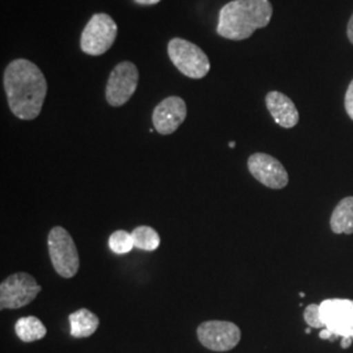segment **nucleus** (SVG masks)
I'll list each match as a JSON object with an SVG mask.
<instances>
[{
  "label": "nucleus",
  "mask_w": 353,
  "mask_h": 353,
  "mask_svg": "<svg viewBox=\"0 0 353 353\" xmlns=\"http://www.w3.org/2000/svg\"><path fill=\"white\" fill-rule=\"evenodd\" d=\"M344 106H345V112L353 121V80L351 81L348 89H347L345 99H344Z\"/></svg>",
  "instance_id": "6ab92c4d"
},
{
  "label": "nucleus",
  "mask_w": 353,
  "mask_h": 353,
  "mask_svg": "<svg viewBox=\"0 0 353 353\" xmlns=\"http://www.w3.org/2000/svg\"><path fill=\"white\" fill-rule=\"evenodd\" d=\"M168 54L176 70L190 79H203L208 75L211 63L205 52L183 38H173L169 41Z\"/></svg>",
  "instance_id": "20e7f679"
},
{
  "label": "nucleus",
  "mask_w": 353,
  "mask_h": 353,
  "mask_svg": "<svg viewBox=\"0 0 353 353\" xmlns=\"http://www.w3.org/2000/svg\"><path fill=\"white\" fill-rule=\"evenodd\" d=\"M14 332L17 338L24 343L41 341L46 336L48 330L37 316H21L14 323Z\"/></svg>",
  "instance_id": "2eb2a0df"
},
{
  "label": "nucleus",
  "mask_w": 353,
  "mask_h": 353,
  "mask_svg": "<svg viewBox=\"0 0 353 353\" xmlns=\"http://www.w3.org/2000/svg\"><path fill=\"white\" fill-rule=\"evenodd\" d=\"M70 334L72 338L81 339L92 336L100 326V319L88 309L81 307L68 316Z\"/></svg>",
  "instance_id": "ddd939ff"
},
{
  "label": "nucleus",
  "mask_w": 353,
  "mask_h": 353,
  "mask_svg": "<svg viewBox=\"0 0 353 353\" xmlns=\"http://www.w3.org/2000/svg\"><path fill=\"white\" fill-rule=\"evenodd\" d=\"M49 256L55 272L64 279L75 276L80 268V258L72 236L63 227H54L48 236Z\"/></svg>",
  "instance_id": "7ed1b4c3"
},
{
  "label": "nucleus",
  "mask_w": 353,
  "mask_h": 353,
  "mask_svg": "<svg viewBox=\"0 0 353 353\" xmlns=\"http://www.w3.org/2000/svg\"><path fill=\"white\" fill-rule=\"evenodd\" d=\"M196 335L203 347L214 352H228L236 348L241 341L240 327L228 321L203 322Z\"/></svg>",
  "instance_id": "6e6552de"
},
{
  "label": "nucleus",
  "mask_w": 353,
  "mask_h": 353,
  "mask_svg": "<svg viewBox=\"0 0 353 353\" xmlns=\"http://www.w3.org/2000/svg\"><path fill=\"white\" fill-rule=\"evenodd\" d=\"M132 239H134V245L137 249L143 250V252H154L159 249L161 240L159 233L148 225H140L137 227L132 232Z\"/></svg>",
  "instance_id": "dca6fc26"
},
{
  "label": "nucleus",
  "mask_w": 353,
  "mask_h": 353,
  "mask_svg": "<svg viewBox=\"0 0 353 353\" xmlns=\"http://www.w3.org/2000/svg\"><path fill=\"white\" fill-rule=\"evenodd\" d=\"M303 319L306 322V325L309 327L313 328H325V325L322 322V316H321V310H319V305L318 303H312L309 305L305 312H303Z\"/></svg>",
  "instance_id": "a211bd4d"
},
{
  "label": "nucleus",
  "mask_w": 353,
  "mask_h": 353,
  "mask_svg": "<svg viewBox=\"0 0 353 353\" xmlns=\"http://www.w3.org/2000/svg\"><path fill=\"white\" fill-rule=\"evenodd\" d=\"M305 332H306V334H310V332H312V328H310V327L306 328V330H305Z\"/></svg>",
  "instance_id": "b1692460"
},
{
  "label": "nucleus",
  "mask_w": 353,
  "mask_h": 353,
  "mask_svg": "<svg viewBox=\"0 0 353 353\" xmlns=\"http://www.w3.org/2000/svg\"><path fill=\"white\" fill-rule=\"evenodd\" d=\"M272 12L270 0H232L220 10L216 32L232 41L246 39L270 24Z\"/></svg>",
  "instance_id": "f03ea898"
},
{
  "label": "nucleus",
  "mask_w": 353,
  "mask_h": 353,
  "mask_svg": "<svg viewBox=\"0 0 353 353\" xmlns=\"http://www.w3.org/2000/svg\"><path fill=\"white\" fill-rule=\"evenodd\" d=\"M140 6H153V4H157L160 3L161 0H135Z\"/></svg>",
  "instance_id": "4be33fe9"
},
{
  "label": "nucleus",
  "mask_w": 353,
  "mask_h": 353,
  "mask_svg": "<svg viewBox=\"0 0 353 353\" xmlns=\"http://www.w3.org/2000/svg\"><path fill=\"white\" fill-rule=\"evenodd\" d=\"M265 105L274 121L283 128H293L300 121L296 105L284 93L272 90L265 96Z\"/></svg>",
  "instance_id": "f8f14e48"
},
{
  "label": "nucleus",
  "mask_w": 353,
  "mask_h": 353,
  "mask_svg": "<svg viewBox=\"0 0 353 353\" xmlns=\"http://www.w3.org/2000/svg\"><path fill=\"white\" fill-rule=\"evenodd\" d=\"M234 145H236L234 141H230V143H229V147H230V148H234Z\"/></svg>",
  "instance_id": "5701e85b"
},
{
  "label": "nucleus",
  "mask_w": 353,
  "mask_h": 353,
  "mask_svg": "<svg viewBox=\"0 0 353 353\" xmlns=\"http://www.w3.org/2000/svg\"><path fill=\"white\" fill-rule=\"evenodd\" d=\"M353 339L352 338H341V348H344V350H347V348H350L351 345H352Z\"/></svg>",
  "instance_id": "aec40b11"
},
{
  "label": "nucleus",
  "mask_w": 353,
  "mask_h": 353,
  "mask_svg": "<svg viewBox=\"0 0 353 353\" xmlns=\"http://www.w3.org/2000/svg\"><path fill=\"white\" fill-rule=\"evenodd\" d=\"M325 328L331 331L335 341L338 338L353 339V300L330 299L319 305Z\"/></svg>",
  "instance_id": "1a4fd4ad"
},
{
  "label": "nucleus",
  "mask_w": 353,
  "mask_h": 353,
  "mask_svg": "<svg viewBox=\"0 0 353 353\" xmlns=\"http://www.w3.org/2000/svg\"><path fill=\"white\" fill-rule=\"evenodd\" d=\"M188 117V106L183 99L170 96L160 102L152 114V123L160 135L176 132Z\"/></svg>",
  "instance_id": "9b49d317"
},
{
  "label": "nucleus",
  "mask_w": 353,
  "mask_h": 353,
  "mask_svg": "<svg viewBox=\"0 0 353 353\" xmlns=\"http://www.w3.org/2000/svg\"><path fill=\"white\" fill-rule=\"evenodd\" d=\"M42 290L37 280L26 272H16L0 284V309H20L32 303Z\"/></svg>",
  "instance_id": "423d86ee"
},
{
  "label": "nucleus",
  "mask_w": 353,
  "mask_h": 353,
  "mask_svg": "<svg viewBox=\"0 0 353 353\" xmlns=\"http://www.w3.org/2000/svg\"><path fill=\"white\" fill-rule=\"evenodd\" d=\"M347 34H348V39L351 41V43L353 45V14L348 23V29H347Z\"/></svg>",
  "instance_id": "412c9836"
},
{
  "label": "nucleus",
  "mask_w": 353,
  "mask_h": 353,
  "mask_svg": "<svg viewBox=\"0 0 353 353\" xmlns=\"http://www.w3.org/2000/svg\"><path fill=\"white\" fill-rule=\"evenodd\" d=\"M3 85L13 115L23 121H33L41 114L48 94V81L37 64L28 59H16L7 65Z\"/></svg>",
  "instance_id": "f257e3e1"
},
{
  "label": "nucleus",
  "mask_w": 353,
  "mask_h": 353,
  "mask_svg": "<svg viewBox=\"0 0 353 353\" xmlns=\"http://www.w3.org/2000/svg\"><path fill=\"white\" fill-rule=\"evenodd\" d=\"M330 227L336 234H353V196L344 198L335 207L331 214Z\"/></svg>",
  "instance_id": "4468645a"
},
{
  "label": "nucleus",
  "mask_w": 353,
  "mask_h": 353,
  "mask_svg": "<svg viewBox=\"0 0 353 353\" xmlns=\"http://www.w3.org/2000/svg\"><path fill=\"white\" fill-rule=\"evenodd\" d=\"M118 34V26L106 13H96L83 29L80 48L83 52L99 57L110 50Z\"/></svg>",
  "instance_id": "39448f33"
},
{
  "label": "nucleus",
  "mask_w": 353,
  "mask_h": 353,
  "mask_svg": "<svg viewBox=\"0 0 353 353\" xmlns=\"http://www.w3.org/2000/svg\"><path fill=\"white\" fill-rule=\"evenodd\" d=\"M139 84V71L132 62H121L114 67L106 84V101L119 108L131 100Z\"/></svg>",
  "instance_id": "0eeeda50"
},
{
  "label": "nucleus",
  "mask_w": 353,
  "mask_h": 353,
  "mask_svg": "<svg viewBox=\"0 0 353 353\" xmlns=\"http://www.w3.org/2000/svg\"><path fill=\"white\" fill-rule=\"evenodd\" d=\"M109 248L114 254H118V255H125L131 252V250L135 248L132 234L122 229L115 230L109 237Z\"/></svg>",
  "instance_id": "f3484780"
},
{
  "label": "nucleus",
  "mask_w": 353,
  "mask_h": 353,
  "mask_svg": "<svg viewBox=\"0 0 353 353\" xmlns=\"http://www.w3.org/2000/svg\"><path fill=\"white\" fill-rule=\"evenodd\" d=\"M248 168L250 174L268 189H284L290 182L285 168L278 159L267 153L252 154L248 160Z\"/></svg>",
  "instance_id": "9d476101"
}]
</instances>
